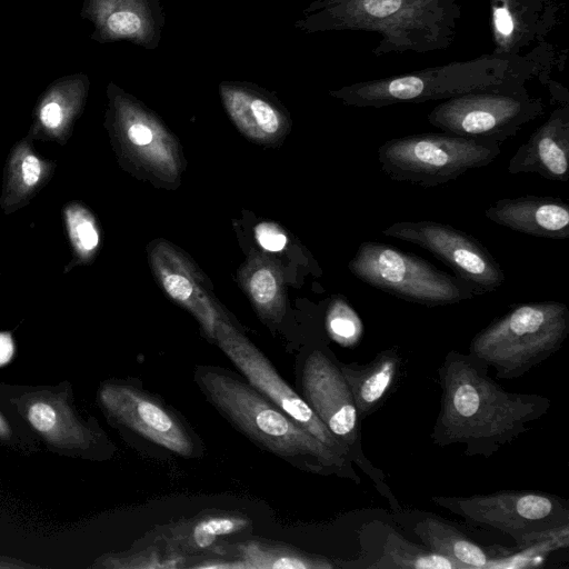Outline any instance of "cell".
<instances>
[{"label":"cell","mask_w":569,"mask_h":569,"mask_svg":"<svg viewBox=\"0 0 569 569\" xmlns=\"http://www.w3.org/2000/svg\"><path fill=\"white\" fill-rule=\"evenodd\" d=\"M189 559L167 549L162 543L142 538L128 551L106 553L92 565L108 569L187 568Z\"/></svg>","instance_id":"83f0119b"},{"label":"cell","mask_w":569,"mask_h":569,"mask_svg":"<svg viewBox=\"0 0 569 569\" xmlns=\"http://www.w3.org/2000/svg\"><path fill=\"white\" fill-rule=\"evenodd\" d=\"M87 97V80L82 76L67 77L53 83L34 108L28 136L32 140L66 146L72 136Z\"/></svg>","instance_id":"ffe728a7"},{"label":"cell","mask_w":569,"mask_h":569,"mask_svg":"<svg viewBox=\"0 0 569 569\" xmlns=\"http://www.w3.org/2000/svg\"><path fill=\"white\" fill-rule=\"evenodd\" d=\"M18 389L10 392L8 402L47 446L90 459L112 455L113 446L106 433L76 410L68 385Z\"/></svg>","instance_id":"7c38bea8"},{"label":"cell","mask_w":569,"mask_h":569,"mask_svg":"<svg viewBox=\"0 0 569 569\" xmlns=\"http://www.w3.org/2000/svg\"><path fill=\"white\" fill-rule=\"evenodd\" d=\"M382 233L429 251L466 282L475 296L496 291L506 280L489 250L473 236L450 224L430 220L399 221L385 228Z\"/></svg>","instance_id":"4fadbf2b"},{"label":"cell","mask_w":569,"mask_h":569,"mask_svg":"<svg viewBox=\"0 0 569 569\" xmlns=\"http://www.w3.org/2000/svg\"><path fill=\"white\" fill-rule=\"evenodd\" d=\"M326 325L329 336L343 347L356 346L363 335V323L342 297H337L330 303L327 311Z\"/></svg>","instance_id":"f1b7e54d"},{"label":"cell","mask_w":569,"mask_h":569,"mask_svg":"<svg viewBox=\"0 0 569 569\" xmlns=\"http://www.w3.org/2000/svg\"><path fill=\"white\" fill-rule=\"evenodd\" d=\"M533 71L516 56L499 54L463 63L360 82L335 93L345 103L381 108L401 102L449 99L479 90L525 83Z\"/></svg>","instance_id":"277c9868"},{"label":"cell","mask_w":569,"mask_h":569,"mask_svg":"<svg viewBox=\"0 0 569 569\" xmlns=\"http://www.w3.org/2000/svg\"><path fill=\"white\" fill-rule=\"evenodd\" d=\"M14 353V343L9 332H0V367L10 362Z\"/></svg>","instance_id":"836d02e7"},{"label":"cell","mask_w":569,"mask_h":569,"mask_svg":"<svg viewBox=\"0 0 569 569\" xmlns=\"http://www.w3.org/2000/svg\"><path fill=\"white\" fill-rule=\"evenodd\" d=\"M348 268L360 281L398 299L427 307L459 303L475 297L455 274L429 261L377 242H361Z\"/></svg>","instance_id":"30bf717a"},{"label":"cell","mask_w":569,"mask_h":569,"mask_svg":"<svg viewBox=\"0 0 569 569\" xmlns=\"http://www.w3.org/2000/svg\"><path fill=\"white\" fill-rule=\"evenodd\" d=\"M212 552L236 559L246 569H332L337 567L328 558L305 552L287 543L261 539L223 541L216 546Z\"/></svg>","instance_id":"603a6c76"},{"label":"cell","mask_w":569,"mask_h":569,"mask_svg":"<svg viewBox=\"0 0 569 569\" xmlns=\"http://www.w3.org/2000/svg\"><path fill=\"white\" fill-rule=\"evenodd\" d=\"M146 0H90L89 12L100 33L107 39L147 42L154 33V17L147 11Z\"/></svg>","instance_id":"d4e9b609"},{"label":"cell","mask_w":569,"mask_h":569,"mask_svg":"<svg viewBox=\"0 0 569 569\" xmlns=\"http://www.w3.org/2000/svg\"><path fill=\"white\" fill-rule=\"evenodd\" d=\"M396 521L409 529L429 551L445 556L461 566L462 569H486L493 558L495 551H489L456 526L437 515L423 511L396 510Z\"/></svg>","instance_id":"d6986e66"},{"label":"cell","mask_w":569,"mask_h":569,"mask_svg":"<svg viewBox=\"0 0 569 569\" xmlns=\"http://www.w3.org/2000/svg\"><path fill=\"white\" fill-rule=\"evenodd\" d=\"M399 347L385 349L366 365L345 363L339 368L352 395L361 420L376 412L386 401L396 385L402 368Z\"/></svg>","instance_id":"7402d4cb"},{"label":"cell","mask_w":569,"mask_h":569,"mask_svg":"<svg viewBox=\"0 0 569 569\" xmlns=\"http://www.w3.org/2000/svg\"><path fill=\"white\" fill-rule=\"evenodd\" d=\"M540 0H491L492 29L498 54L516 56L535 39L539 23Z\"/></svg>","instance_id":"cb8c5ba5"},{"label":"cell","mask_w":569,"mask_h":569,"mask_svg":"<svg viewBox=\"0 0 569 569\" xmlns=\"http://www.w3.org/2000/svg\"><path fill=\"white\" fill-rule=\"evenodd\" d=\"M440 410L430 438L436 446H465L463 455L489 458L542 418L551 400L538 393L511 392L471 355L449 351L437 369Z\"/></svg>","instance_id":"6da1fadb"},{"label":"cell","mask_w":569,"mask_h":569,"mask_svg":"<svg viewBox=\"0 0 569 569\" xmlns=\"http://www.w3.org/2000/svg\"><path fill=\"white\" fill-rule=\"evenodd\" d=\"M166 291L179 301H187L192 295V284L190 281L177 273H169L163 277Z\"/></svg>","instance_id":"1f68e13d"},{"label":"cell","mask_w":569,"mask_h":569,"mask_svg":"<svg viewBox=\"0 0 569 569\" xmlns=\"http://www.w3.org/2000/svg\"><path fill=\"white\" fill-rule=\"evenodd\" d=\"M216 339L218 347L252 388L322 443L350 460L348 450L256 346L222 323L218 325Z\"/></svg>","instance_id":"5bb4252c"},{"label":"cell","mask_w":569,"mask_h":569,"mask_svg":"<svg viewBox=\"0 0 569 569\" xmlns=\"http://www.w3.org/2000/svg\"><path fill=\"white\" fill-rule=\"evenodd\" d=\"M97 402L109 422L143 451L186 459L204 453L201 438L186 419L137 379L101 382Z\"/></svg>","instance_id":"5b68a950"},{"label":"cell","mask_w":569,"mask_h":569,"mask_svg":"<svg viewBox=\"0 0 569 569\" xmlns=\"http://www.w3.org/2000/svg\"><path fill=\"white\" fill-rule=\"evenodd\" d=\"M431 500L468 525L491 529L516 540L517 548L569 537L568 501L533 490H500L469 497L436 496Z\"/></svg>","instance_id":"52a82bcc"},{"label":"cell","mask_w":569,"mask_h":569,"mask_svg":"<svg viewBox=\"0 0 569 569\" xmlns=\"http://www.w3.org/2000/svg\"><path fill=\"white\" fill-rule=\"evenodd\" d=\"M296 379L297 391L348 450L351 462L393 505V510H398L383 472L365 455L361 419L336 355L327 346L308 348L297 360Z\"/></svg>","instance_id":"ba28073f"},{"label":"cell","mask_w":569,"mask_h":569,"mask_svg":"<svg viewBox=\"0 0 569 569\" xmlns=\"http://www.w3.org/2000/svg\"><path fill=\"white\" fill-rule=\"evenodd\" d=\"M511 174L536 173L557 181L569 180V106L556 108L515 152L507 168Z\"/></svg>","instance_id":"e0dca14e"},{"label":"cell","mask_w":569,"mask_h":569,"mask_svg":"<svg viewBox=\"0 0 569 569\" xmlns=\"http://www.w3.org/2000/svg\"><path fill=\"white\" fill-rule=\"evenodd\" d=\"M543 113L542 100L531 97L525 83H516L446 99L428 121L445 132L501 144Z\"/></svg>","instance_id":"8fae6325"},{"label":"cell","mask_w":569,"mask_h":569,"mask_svg":"<svg viewBox=\"0 0 569 569\" xmlns=\"http://www.w3.org/2000/svg\"><path fill=\"white\" fill-rule=\"evenodd\" d=\"M251 529L252 522L243 513L212 509L158 527L144 538L156 540L170 551L187 557L190 563L210 555L216 546L226 541V537L243 536Z\"/></svg>","instance_id":"9a60e30c"},{"label":"cell","mask_w":569,"mask_h":569,"mask_svg":"<svg viewBox=\"0 0 569 569\" xmlns=\"http://www.w3.org/2000/svg\"><path fill=\"white\" fill-rule=\"evenodd\" d=\"M338 27L375 30L392 50L446 46L455 26V0H331Z\"/></svg>","instance_id":"9c48e42d"},{"label":"cell","mask_w":569,"mask_h":569,"mask_svg":"<svg viewBox=\"0 0 569 569\" xmlns=\"http://www.w3.org/2000/svg\"><path fill=\"white\" fill-rule=\"evenodd\" d=\"M500 153L497 141L443 131L389 139L378 148V161L393 181L432 188L489 166Z\"/></svg>","instance_id":"8992f818"},{"label":"cell","mask_w":569,"mask_h":569,"mask_svg":"<svg viewBox=\"0 0 569 569\" xmlns=\"http://www.w3.org/2000/svg\"><path fill=\"white\" fill-rule=\"evenodd\" d=\"M568 335L566 303H518L475 335L469 355L493 368L497 378L516 379L560 350Z\"/></svg>","instance_id":"3957f363"},{"label":"cell","mask_w":569,"mask_h":569,"mask_svg":"<svg viewBox=\"0 0 569 569\" xmlns=\"http://www.w3.org/2000/svg\"><path fill=\"white\" fill-rule=\"evenodd\" d=\"M193 382L206 401L237 431L292 467L360 483L353 463L296 423L239 375L198 365Z\"/></svg>","instance_id":"7a4b0ae2"},{"label":"cell","mask_w":569,"mask_h":569,"mask_svg":"<svg viewBox=\"0 0 569 569\" xmlns=\"http://www.w3.org/2000/svg\"><path fill=\"white\" fill-rule=\"evenodd\" d=\"M16 426L0 409V442L8 446L18 447L21 443Z\"/></svg>","instance_id":"d6a6232c"},{"label":"cell","mask_w":569,"mask_h":569,"mask_svg":"<svg viewBox=\"0 0 569 569\" xmlns=\"http://www.w3.org/2000/svg\"><path fill=\"white\" fill-rule=\"evenodd\" d=\"M256 236L260 246L268 251H280L287 243L286 236L269 223L259 224L256 228Z\"/></svg>","instance_id":"4dcf8cb0"},{"label":"cell","mask_w":569,"mask_h":569,"mask_svg":"<svg viewBox=\"0 0 569 569\" xmlns=\"http://www.w3.org/2000/svg\"><path fill=\"white\" fill-rule=\"evenodd\" d=\"M250 291L257 303L264 306L271 302L277 293L273 273L267 268L257 270L250 280Z\"/></svg>","instance_id":"f546056e"},{"label":"cell","mask_w":569,"mask_h":569,"mask_svg":"<svg viewBox=\"0 0 569 569\" xmlns=\"http://www.w3.org/2000/svg\"><path fill=\"white\" fill-rule=\"evenodd\" d=\"M226 107L237 124L253 137L274 134L281 124L279 112L267 100L241 88H222Z\"/></svg>","instance_id":"484cf974"},{"label":"cell","mask_w":569,"mask_h":569,"mask_svg":"<svg viewBox=\"0 0 569 569\" xmlns=\"http://www.w3.org/2000/svg\"><path fill=\"white\" fill-rule=\"evenodd\" d=\"M62 219L72 253L64 268L67 273L77 266L91 263L100 246V231L93 213L78 201L63 206Z\"/></svg>","instance_id":"4316f807"},{"label":"cell","mask_w":569,"mask_h":569,"mask_svg":"<svg viewBox=\"0 0 569 569\" xmlns=\"http://www.w3.org/2000/svg\"><path fill=\"white\" fill-rule=\"evenodd\" d=\"M492 222L528 236L561 240L569 237V206L557 197L502 198L485 210Z\"/></svg>","instance_id":"ac0fdd59"},{"label":"cell","mask_w":569,"mask_h":569,"mask_svg":"<svg viewBox=\"0 0 569 569\" xmlns=\"http://www.w3.org/2000/svg\"><path fill=\"white\" fill-rule=\"evenodd\" d=\"M57 162L41 157L33 148V140L27 134L10 150L0 194V209L11 214L31 202L49 183Z\"/></svg>","instance_id":"44dd1931"},{"label":"cell","mask_w":569,"mask_h":569,"mask_svg":"<svg viewBox=\"0 0 569 569\" xmlns=\"http://www.w3.org/2000/svg\"><path fill=\"white\" fill-rule=\"evenodd\" d=\"M362 552L357 561L342 562L338 567L349 568H415L462 569L456 561L429 551L420 543L408 541L395 528L373 521L359 531Z\"/></svg>","instance_id":"2e32d148"}]
</instances>
